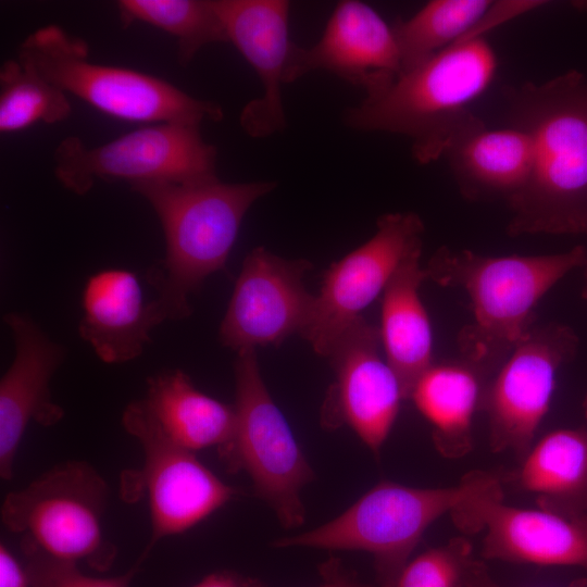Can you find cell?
<instances>
[{
    "label": "cell",
    "instance_id": "1",
    "mask_svg": "<svg viewBox=\"0 0 587 587\" xmlns=\"http://www.w3.org/2000/svg\"><path fill=\"white\" fill-rule=\"evenodd\" d=\"M510 125L532 141L525 186L508 202L512 236L587 235V71L505 92Z\"/></svg>",
    "mask_w": 587,
    "mask_h": 587
},
{
    "label": "cell",
    "instance_id": "2",
    "mask_svg": "<svg viewBox=\"0 0 587 587\" xmlns=\"http://www.w3.org/2000/svg\"><path fill=\"white\" fill-rule=\"evenodd\" d=\"M497 68L492 46L483 34L471 35L366 92L345 110L344 123L355 132L408 137L417 163L435 162L479 120L471 105Z\"/></svg>",
    "mask_w": 587,
    "mask_h": 587
},
{
    "label": "cell",
    "instance_id": "3",
    "mask_svg": "<svg viewBox=\"0 0 587 587\" xmlns=\"http://www.w3.org/2000/svg\"><path fill=\"white\" fill-rule=\"evenodd\" d=\"M587 262V248L490 257L439 248L425 267L427 279L464 290L472 320L458 335L464 361L490 378L535 326L536 308L564 276Z\"/></svg>",
    "mask_w": 587,
    "mask_h": 587
},
{
    "label": "cell",
    "instance_id": "4",
    "mask_svg": "<svg viewBox=\"0 0 587 587\" xmlns=\"http://www.w3.org/2000/svg\"><path fill=\"white\" fill-rule=\"evenodd\" d=\"M129 186L151 205L165 237V257L148 275L157 301L166 320H182L191 312L189 295L225 267L245 215L276 182L224 183L216 176Z\"/></svg>",
    "mask_w": 587,
    "mask_h": 587
},
{
    "label": "cell",
    "instance_id": "5",
    "mask_svg": "<svg viewBox=\"0 0 587 587\" xmlns=\"http://www.w3.org/2000/svg\"><path fill=\"white\" fill-rule=\"evenodd\" d=\"M17 59L64 92L115 118L201 126L224 117L218 103L195 98L162 78L90 61L87 42L55 24L30 33Z\"/></svg>",
    "mask_w": 587,
    "mask_h": 587
},
{
    "label": "cell",
    "instance_id": "6",
    "mask_svg": "<svg viewBox=\"0 0 587 587\" xmlns=\"http://www.w3.org/2000/svg\"><path fill=\"white\" fill-rule=\"evenodd\" d=\"M109 497V486L93 466L71 460L9 492L1 521L21 536L25 555L83 562L105 572L117 553L103 525Z\"/></svg>",
    "mask_w": 587,
    "mask_h": 587
},
{
    "label": "cell",
    "instance_id": "7",
    "mask_svg": "<svg viewBox=\"0 0 587 587\" xmlns=\"http://www.w3.org/2000/svg\"><path fill=\"white\" fill-rule=\"evenodd\" d=\"M477 471L459 485L414 488L384 480L336 519L312 530L274 541L278 548L361 550L373 555L376 585L396 587L423 534L472 490Z\"/></svg>",
    "mask_w": 587,
    "mask_h": 587
},
{
    "label": "cell",
    "instance_id": "8",
    "mask_svg": "<svg viewBox=\"0 0 587 587\" xmlns=\"http://www.w3.org/2000/svg\"><path fill=\"white\" fill-rule=\"evenodd\" d=\"M217 150L207 142L200 126L155 123L89 148L68 136L53 155L59 183L77 196L96 180L188 183L216 177Z\"/></svg>",
    "mask_w": 587,
    "mask_h": 587
},
{
    "label": "cell",
    "instance_id": "9",
    "mask_svg": "<svg viewBox=\"0 0 587 587\" xmlns=\"http://www.w3.org/2000/svg\"><path fill=\"white\" fill-rule=\"evenodd\" d=\"M234 371L237 427L227 469L249 474L257 496L283 526H300L305 516L301 490L313 472L263 382L255 349L237 352Z\"/></svg>",
    "mask_w": 587,
    "mask_h": 587
},
{
    "label": "cell",
    "instance_id": "10",
    "mask_svg": "<svg viewBox=\"0 0 587 587\" xmlns=\"http://www.w3.org/2000/svg\"><path fill=\"white\" fill-rule=\"evenodd\" d=\"M122 424L137 439L143 457L141 470L123 477V482L137 484L122 488L126 497L139 487L147 499L151 536L139 558L145 561L160 540L187 532L232 500L236 490L201 463L195 452L172 441L141 399L125 408Z\"/></svg>",
    "mask_w": 587,
    "mask_h": 587
},
{
    "label": "cell",
    "instance_id": "11",
    "mask_svg": "<svg viewBox=\"0 0 587 587\" xmlns=\"http://www.w3.org/2000/svg\"><path fill=\"white\" fill-rule=\"evenodd\" d=\"M579 347L563 323L534 326L486 383L480 410L487 415L494 452L513 451L521 460L533 447L547 414L560 369Z\"/></svg>",
    "mask_w": 587,
    "mask_h": 587
},
{
    "label": "cell",
    "instance_id": "12",
    "mask_svg": "<svg viewBox=\"0 0 587 587\" xmlns=\"http://www.w3.org/2000/svg\"><path fill=\"white\" fill-rule=\"evenodd\" d=\"M500 476L480 471L467 496L450 512L465 534L486 529L482 557L536 565L587 569V515L566 517L503 502Z\"/></svg>",
    "mask_w": 587,
    "mask_h": 587
},
{
    "label": "cell",
    "instance_id": "13",
    "mask_svg": "<svg viewBox=\"0 0 587 587\" xmlns=\"http://www.w3.org/2000/svg\"><path fill=\"white\" fill-rule=\"evenodd\" d=\"M424 230L416 213L383 214L367 241L330 265L301 334L317 354L328 357L340 335L384 292L404 258L422 247Z\"/></svg>",
    "mask_w": 587,
    "mask_h": 587
},
{
    "label": "cell",
    "instance_id": "14",
    "mask_svg": "<svg viewBox=\"0 0 587 587\" xmlns=\"http://www.w3.org/2000/svg\"><path fill=\"white\" fill-rule=\"evenodd\" d=\"M311 267L308 260L285 259L263 247L254 248L242 263L222 320V345L239 352L301 335L315 301L303 284Z\"/></svg>",
    "mask_w": 587,
    "mask_h": 587
},
{
    "label": "cell",
    "instance_id": "15",
    "mask_svg": "<svg viewBox=\"0 0 587 587\" xmlns=\"http://www.w3.org/2000/svg\"><path fill=\"white\" fill-rule=\"evenodd\" d=\"M382 349L378 327L358 317L328 354L335 382L322 409V424L350 427L374 453L387 439L404 400Z\"/></svg>",
    "mask_w": 587,
    "mask_h": 587
},
{
    "label": "cell",
    "instance_id": "16",
    "mask_svg": "<svg viewBox=\"0 0 587 587\" xmlns=\"http://www.w3.org/2000/svg\"><path fill=\"white\" fill-rule=\"evenodd\" d=\"M228 42L254 70L262 95L249 101L239 123L252 138L283 132L287 118L283 87L295 42L289 37L290 3L285 0H213Z\"/></svg>",
    "mask_w": 587,
    "mask_h": 587
},
{
    "label": "cell",
    "instance_id": "17",
    "mask_svg": "<svg viewBox=\"0 0 587 587\" xmlns=\"http://www.w3.org/2000/svg\"><path fill=\"white\" fill-rule=\"evenodd\" d=\"M325 71L367 92L401 72L392 29L370 4L339 1L319 41L311 47L294 45L286 82Z\"/></svg>",
    "mask_w": 587,
    "mask_h": 587
},
{
    "label": "cell",
    "instance_id": "18",
    "mask_svg": "<svg viewBox=\"0 0 587 587\" xmlns=\"http://www.w3.org/2000/svg\"><path fill=\"white\" fill-rule=\"evenodd\" d=\"M3 321L11 330L15 351L0 380V476L10 480L29 423L50 427L64 417L62 407L52 400L50 382L66 352L28 315L10 312Z\"/></svg>",
    "mask_w": 587,
    "mask_h": 587
},
{
    "label": "cell",
    "instance_id": "19",
    "mask_svg": "<svg viewBox=\"0 0 587 587\" xmlns=\"http://www.w3.org/2000/svg\"><path fill=\"white\" fill-rule=\"evenodd\" d=\"M82 307L79 335L110 364L139 357L151 330L166 320L157 299L146 302L137 276L123 268L91 275L83 290Z\"/></svg>",
    "mask_w": 587,
    "mask_h": 587
},
{
    "label": "cell",
    "instance_id": "20",
    "mask_svg": "<svg viewBox=\"0 0 587 587\" xmlns=\"http://www.w3.org/2000/svg\"><path fill=\"white\" fill-rule=\"evenodd\" d=\"M532 152L530 138L522 128L509 124L489 129L478 120L455 138L444 158L464 198L508 202L527 182Z\"/></svg>",
    "mask_w": 587,
    "mask_h": 587
},
{
    "label": "cell",
    "instance_id": "21",
    "mask_svg": "<svg viewBox=\"0 0 587 587\" xmlns=\"http://www.w3.org/2000/svg\"><path fill=\"white\" fill-rule=\"evenodd\" d=\"M141 401L172 441L195 453L215 448L228 466L237 427L235 405L200 391L180 370L148 378Z\"/></svg>",
    "mask_w": 587,
    "mask_h": 587
},
{
    "label": "cell",
    "instance_id": "22",
    "mask_svg": "<svg viewBox=\"0 0 587 587\" xmlns=\"http://www.w3.org/2000/svg\"><path fill=\"white\" fill-rule=\"evenodd\" d=\"M422 247L411 251L387 284L378 327L383 352L402 387L404 399L433 362V332L420 296L427 280Z\"/></svg>",
    "mask_w": 587,
    "mask_h": 587
},
{
    "label": "cell",
    "instance_id": "23",
    "mask_svg": "<svg viewBox=\"0 0 587 587\" xmlns=\"http://www.w3.org/2000/svg\"><path fill=\"white\" fill-rule=\"evenodd\" d=\"M501 479L533 496L540 510L566 517L587 515V428L548 433Z\"/></svg>",
    "mask_w": 587,
    "mask_h": 587
},
{
    "label": "cell",
    "instance_id": "24",
    "mask_svg": "<svg viewBox=\"0 0 587 587\" xmlns=\"http://www.w3.org/2000/svg\"><path fill=\"white\" fill-rule=\"evenodd\" d=\"M538 7L536 1L432 0L392 24L401 72L475 34Z\"/></svg>",
    "mask_w": 587,
    "mask_h": 587
},
{
    "label": "cell",
    "instance_id": "25",
    "mask_svg": "<svg viewBox=\"0 0 587 587\" xmlns=\"http://www.w3.org/2000/svg\"><path fill=\"white\" fill-rule=\"evenodd\" d=\"M488 379L463 359L433 363L415 382L409 399L433 427V441L448 459L473 448L472 425Z\"/></svg>",
    "mask_w": 587,
    "mask_h": 587
},
{
    "label": "cell",
    "instance_id": "26",
    "mask_svg": "<svg viewBox=\"0 0 587 587\" xmlns=\"http://www.w3.org/2000/svg\"><path fill=\"white\" fill-rule=\"evenodd\" d=\"M117 10L125 27L140 22L171 35L180 65H188L205 46L228 42L213 0H121Z\"/></svg>",
    "mask_w": 587,
    "mask_h": 587
},
{
    "label": "cell",
    "instance_id": "27",
    "mask_svg": "<svg viewBox=\"0 0 587 587\" xmlns=\"http://www.w3.org/2000/svg\"><path fill=\"white\" fill-rule=\"evenodd\" d=\"M72 113L67 93L24 65L7 60L0 70V132L23 130L37 122L55 124Z\"/></svg>",
    "mask_w": 587,
    "mask_h": 587
},
{
    "label": "cell",
    "instance_id": "28",
    "mask_svg": "<svg viewBox=\"0 0 587 587\" xmlns=\"http://www.w3.org/2000/svg\"><path fill=\"white\" fill-rule=\"evenodd\" d=\"M490 578L471 541L454 537L409 561L396 587H484Z\"/></svg>",
    "mask_w": 587,
    "mask_h": 587
},
{
    "label": "cell",
    "instance_id": "29",
    "mask_svg": "<svg viewBox=\"0 0 587 587\" xmlns=\"http://www.w3.org/2000/svg\"><path fill=\"white\" fill-rule=\"evenodd\" d=\"M30 587H130L143 561L137 562L125 573L112 577H95L84 573L78 564L26 554Z\"/></svg>",
    "mask_w": 587,
    "mask_h": 587
},
{
    "label": "cell",
    "instance_id": "30",
    "mask_svg": "<svg viewBox=\"0 0 587 587\" xmlns=\"http://www.w3.org/2000/svg\"><path fill=\"white\" fill-rule=\"evenodd\" d=\"M0 587H30L27 566L3 542L0 544Z\"/></svg>",
    "mask_w": 587,
    "mask_h": 587
},
{
    "label": "cell",
    "instance_id": "31",
    "mask_svg": "<svg viewBox=\"0 0 587 587\" xmlns=\"http://www.w3.org/2000/svg\"><path fill=\"white\" fill-rule=\"evenodd\" d=\"M322 583L317 587H378L362 582L359 577L347 571L338 560L330 559L321 569Z\"/></svg>",
    "mask_w": 587,
    "mask_h": 587
},
{
    "label": "cell",
    "instance_id": "32",
    "mask_svg": "<svg viewBox=\"0 0 587 587\" xmlns=\"http://www.w3.org/2000/svg\"><path fill=\"white\" fill-rule=\"evenodd\" d=\"M192 587H265V585L257 578L236 572L220 571L207 575Z\"/></svg>",
    "mask_w": 587,
    "mask_h": 587
},
{
    "label": "cell",
    "instance_id": "33",
    "mask_svg": "<svg viewBox=\"0 0 587 587\" xmlns=\"http://www.w3.org/2000/svg\"><path fill=\"white\" fill-rule=\"evenodd\" d=\"M484 587H501L490 578ZM569 587H587V578H579L570 584Z\"/></svg>",
    "mask_w": 587,
    "mask_h": 587
},
{
    "label": "cell",
    "instance_id": "34",
    "mask_svg": "<svg viewBox=\"0 0 587 587\" xmlns=\"http://www.w3.org/2000/svg\"><path fill=\"white\" fill-rule=\"evenodd\" d=\"M584 268V287L582 289V297L587 301V262L583 266Z\"/></svg>",
    "mask_w": 587,
    "mask_h": 587
},
{
    "label": "cell",
    "instance_id": "35",
    "mask_svg": "<svg viewBox=\"0 0 587 587\" xmlns=\"http://www.w3.org/2000/svg\"><path fill=\"white\" fill-rule=\"evenodd\" d=\"M583 409H584V413H585V416L587 419V395L584 399V402H583Z\"/></svg>",
    "mask_w": 587,
    "mask_h": 587
}]
</instances>
